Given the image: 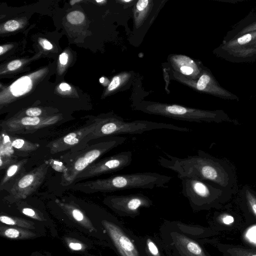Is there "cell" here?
<instances>
[{"label": "cell", "mask_w": 256, "mask_h": 256, "mask_svg": "<svg viewBox=\"0 0 256 256\" xmlns=\"http://www.w3.org/2000/svg\"><path fill=\"white\" fill-rule=\"evenodd\" d=\"M172 177L156 172H144L118 174L110 177L78 182L70 188L85 194L113 192L134 188L152 190L167 188Z\"/></svg>", "instance_id": "1"}, {"label": "cell", "mask_w": 256, "mask_h": 256, "mask_svg": "<svg viewBox=\"0 0 256 256\" xmlns=\"http://www.w3.org/2000/svg\"><path fill=\"white\" fill-rule=\"evenodd\" d=\"M98 123L94 130L88 134L77 146L70 149L68 153L72 154L87 147L88 142L98 138L118 136L120 134H137L152 130L167 129L180 132H190L192 130L173 124L146 120L124 122L121 118L110 116L96 118Z\"/></svg>", "instance_id": "2"}, {"label": "cell", "mask_w": 256, "mask_h": 256, "mask_svg": "<svg viewBox=\"0 0 256 256\" xmlns=\"http://www.w3.org/2000/svg\"><path fill=\"white\" fill-rule=\"evenodd\" d=\"M126 140V138L121 136L106 137L104 140L88 146L80 151L62 156L60 158L66 163V170L62 174L60 184L67 186L72 184L81 172L105 154L124 144Z\"/></svg>", "instance_id": "3"}, {"label": "cell", "mask_w": 256, "mask_h": 256, "mask_svg": "<svg viewBox=\"0 0 256 256\" xmlns=\"http://www.w3.org/2000/svg\"><path fill=\"white\" fill-rule=\"evenodd\" d=\"M50 165L46 160L42 164L24 174L8 192L4 199L14 202L26 198L41 186L44 181Z\"/></svg>", "instance_id": "4"}, {"label": "cell", "mask_w": 256, "mask_h": 256, "mask_svg": "<svg viewBox=\"0 0 256 256\" xmlns=\"http://www.w3.org/2000/svg\"><path fill=\"white\" fill-rule=\"evenodd\" d=\"M132 161L130 150L122 152L96 161L81 172L74 182L120 170L128 166Z\"/></svg>", "instance_id": "5"}, {"label": "cell", "mask_w": 256, "mask_h": 256, "mask_svg": "<svg viewBox=\"0 0 256 256\" xmlns=\"http://www.w3.org/2000/svg\"><path fill=\"white\" fill-rule=\"evenodd\" d=\"M62 118L60 115L44 117H12L2 122L0 126L2 130L8 134H29L42 128L54 125Z\"/></svg>", "instance_id": "6"}, {"label": "cell", "mask_w": 256, "mask_h": 256, "mask_svg": "<svg viewBox=\"0 0 256 256\" xmlns=\"http://www.w3.org/2000/svg\"><path fill=\"white\" fill-rule=\"evenodd\" d=\"M181 180L182 192L192 205L199 206L210 200L218 191L202 180L183 178Z\"/></svg>", "instance_id": "7"}, {"label": "cell", "mask_w": 256, "mask_h": 256, "mask_svg": "<svg viewBox=\"0 0 256 256\" xmlns=\"http://www.w3.org/2000/svg\"><path fill=\"white\" fill-rule=\"evenodd\" d=\"M97 118L80 128L50 142L46 145L50 152L54 154L75 148L78 146L87 136L93 132L97 124Z\"/></svg>", "instance_id": "8"}, {"label": "cell", "mask_w": 256, "mask_h": 256, "mask_svg": "<svg viewBox=\"0 0 256 256\" xmlns=\"http://www.w3.org/2000/svg\"><path fill=\"white\" fill-rule=\"evenodd\" d=\"M104 202L112 209L120 213L136 214L140 208L148 207L152 201L141 193L124 196H110L106 197Z\"/></svg>", "instance_id": "9"}, {"label": "cell", "mask_w": 256, "mask_h": 256, "mask_svg": "<svg viewBox=\"0 0 256 256\" xmlns=\"http://www.w3.org/2000/svg\"><path fill=\"white\" fill-rule=\"evenodd\" d=\"M160 108H162V110H151L149 112L189 122H211L214 118V116L207 112L188 109L178 105L166 106Z\"/></svg>", "instance_id": "10"}, {"label": "cell", "mask_w": 256, "mask_h": 256, "mask_svg": "<svg viewBox=\"0 0 256 256\" xmlns=\"http://www.w3.org/2000/svg\"><path fill=\"white\" fill-rule=\"evenodd\" d=\"M103 224L122 256H139L130 240L115 224L104 221Z\"/></svg>", "instance_id": "11"}, {"label": "cell", "mask_w": 256, "mask_h": 256, "mask_svg": "<svg viewBox=\"0 0 256 256\" xmlns=\"http://www.w3.org/2000/svg\"><path fill=\"white\" fill-rule=\"evenodd\" d=\"M28 160V158L18 160L6 169L0 182L1 191L8 192L16 182L26 173L25 166Z\"/></svg>", "instance_id": "12"}, {"label": "cell", "mask_w": 256, "mask_h": 256, "mask_svg": "<svg viewBox=\"0 0 256 256\" xmlns=\"http://www.w3.org/2000/svg\"><path fill=\"white\" fill-rule=\"evenodd\" d=\"M18 156L12 146L11 136L2 130L0 136V170L6 169L17 162Z\"/></svg>", "instance_id": "13"}, {"label": "cell", "mask_w": 256, "mask_h": 256, "mask_svg": "<svg viewBox=\"0 0 256 256\" xmlns=\"http://www.w3.org/2000/svg\"><path fill=\"white\" fill-rule=\"evenodd\" d=\"M56 202L68 214L76 220L84 224L86 227L91 228V224L84 212L72 202H62L58 200Z\"/></svg>", "instance_id": "14"}, {"label": "cell", "mask_w": 256, "mask_h": 256, "mask_svg": "<svg viewBox=\"0 0 256 256\" xmlns=\"http://www.w3.org/2000/svg\"><path fill=\"white\" fill-rule=\"evenodd\" d=\"M32 87L31 79L28 76H24L15 81L10 86V90L13 96H20L28 92Z\"/></svg>", "instance_id": "15"}, {"label": "cell", "mask_w": 256, "mask_h": 256, "mask_svg": "<svg viewBox=\"0 0 256 256\" xmlns=\"http://www.w3.org/2000/svg\"><path fill=\"white\" fill-rule=\"evenodd\" d=\"M12 146L16 152H31L40 147L38 143L32 142L20 138L11 136Z\"/></svg>", "instance_id": "16"}, {"label": "cell", "mask_w": 256, "mask_h": 256, "mask_svg": "<svg viewBox=\"0 0 256 256\" xmlns=\"http://www.w3.org/2000/svg\"><path fill=\"white\" fill-rule=\"evenodd\" d=\"M1 234L10 238H25L34 235L26 231L10 228L4 229L3 231L1 230Z\"/></svg>", "instance_id": "17"}, {"label": "cell", "mask_w": 256, "mask_h": 256, "mask_svg": "<svg viewBox=\"0 0 256 256\" xmlns=\"http://www.w3.org/2000/svg\"><path fill=\"white\" fill-rule=\"evenodd\" d=\"M182 242L190 254L195 256H202V251L198 244L185 238H182Z\"/></svg>", "instance_id": "18"}, {"label": "cell", "mask_w": 256, "mask_h": 256, "mask_svg": "<svg viewBox=\"0 0 256 256\" xmlns=\"http://www.w3.org/2000/svg\"><path fill=\"white\" fill-rule=\"evenodd\" d=\"M0 220L2 222L9 225H17L22 227L28 228L31 225L28 222L24 220L11 218L8 216L2 215L0 216Z\"/></svg>", "instance_id": "19"}, {"label": "cell", "mask_w": 256, "mask_h": 256, "mask_svg": "<svg viewBox=\"0 0 256 256\" xmlns=\"http://www.w3.org/2000/svg\"><path fill=\"white\" fill-rule=\"evenodd\" d=\"M46 112H44L42 110L38 107L30 108L26 109L22 114H18L14 118H21L24 116L30 117H44L48 116Z\"/></svg>", "instance_id": "20"}, {"label": "cell", "mask_w": 256, "mask_h": 256, "mask_svg": "<svg viewBox=\"0 0 256 256\" xmlns=\"http://www.w3.org/2000/svg\"><path fill=\"white\" fill-rule=\"evenodd\" d=\"M85 16L80 11L74 10L68 13L66 16L68 21L72 24H80L84 22Z\"/></svg>", "instance_id": "21"}, {"label": "cell", "mask_w": 256, "mask_h": 256, "mask_svg": "<svg viewBox=\"0 0 256 256\" xmlns=\"http://www.w3.org/2000/svg\"><path fill=\"white\" fill-rule=\"evenodd\" d=\"M46 161L50 166H51L53 169L57 172H61L63 174L66 170V164H64L62 162L52 158H50Z\"/></svg>", "instance_id": "22"}, {"label": "cell", "mask_w": 256, "mask_h": 256, "mask_svg": "<svg viewBox=\"0 0 256 256\" xmlns=\"http://www.w3.org/2000/svg\"><path fill=\"white\" fill-rule=\"evenodd\" d=\"M210 80V77L208 76L206 74L202 76L197 82V88L200 90H204Z\"/></svg>", "instance_id": "23"}, {"label": "cell", "mask_w": 256, "mask_h": 256, "mask_svg": "<svg viewBox=\"0 0 256 256\" xmlns=\"http://www.w3.org/2000/svg\"><path fill=\"white\" fill-rule=\"evenodd\" d=\"M20 27V24L16 20H10L4 24V29L8 32H13Z\"/></svg>", "instance_id": "24"}, {"label": "cell", "mask_w": 256, "mask_h": 256, "mask_svg": "<svg viewBox=\"0 0 256 256\" xmlns=\"http://www.w3.org/2000/svg\"><path fill=\"white\" fill-rule=\"evenodd\" d=\"M22 212L30 217L32 218L40 220V218L38 214L34 209L30 208H24L22 210Z\"/></svg>", "instance_id": "25"}, {"label": "cell", "mask_w": 256, "mask_h": 256, "mask_svg": "<svg viewBox=\"0 0 256 256\" xmlns=\"http://www.w3.org/2000/svg\"><path fill=\"white\" fill-rule=\"evenodd\" d=\"M148 249L150 254L154 256H159V252L157 246L156 244L150 240H148L147 242Z\"/></svg>", "instance_id": "26"}, {"label": "cell", "mask_w": 256, "mask_h": 256, "mask_svg": "<svg viewBox=\"0 0 256 256\" xmlns=\"http://www.w3.org/2000/svg\"><path fill=\"white\" fill-rule=\"evenodd\" d=\"M22 66L20 60H14L8 64L7 68L9 70L12 71L19 68Z\"/></svg>", "instance_id": "27"}, {"label": "cell", "mask_w": 256, "mask_h": 256, "mask_svg": "<svg viewBox=\"0 0 256 256\" xmlns=\"http://www.w3.org/2000/svg\"><path fill=\"white\" fill-rule=\"evenodd\" d=\"M252 38V34H248L238 38L236 42L238 44H244L250 42Z\"/></svg>", "instance_id": "28"}, {"label": "cell", "mask_w": 256, "mask_h": 256, "mask_svg": "<svg viewBox=\"0 0 256 256\" xmlns=\"http://www.w3.org/2000/svg\"><path fill=\"white\" fill-rule=\"evenodd\" d=\"M38 42L44 48L47 50H51L53 47L52 44L46 39L40 38Z\"/></svg>", "instance_id": "29"}, {"label": "cell", "mask_w": 256, "mask_h": 256, "mask_svg": "<svg viewBox=\"0 0 256 256\" xmlns=\"http://www.w3.org/2000/svg\"><path fill=\"white\" fill-rule=\"evenodd\" d=\"M120 80L118 76H115L108 86V90L110 91L116 88L120 84Z\"/></svg>", "instance_id": "30"}, {"label": "cell", "mask_w": 256, "mask_h": 256, "mask_svg": "<svg viewBox=\"0 0 256 256\" xmlns=\"http://www.w3.org/2000/svg\"><path fill=\"white\" fill-rule=\"evenodd\" d=\"M148 1V0H140L136 4V8L138 10H142L147 6Z\"/></svg>", "instance_id": "31"}, {"label": "cell", "mask_w": 256, "mask_h": 256, "mask_svg": "<svg viewBox=\"0 0 256 256\" xmlns=\"http://www.w3.org/2000/svg\"><path fill=\"white\" fill-rule=\"evenodd\" d=\"M60 62L62 65L66 64L68 60V55L66 52H62L60 55Z\"/></svg>", "instance_id": "32"}, {"label": "cell", "mask_w": 256, "mask_h": 256, "mask_svg": "<svg viewBox=\"0 0 256 256\" xmlns=\"http://www.w3.org/2000/svg\"><path fill=\"white\" fill-rule=\"evenodd\" d=\"M68 246L72 250H79L82 249V245L80 243L70 242Z\"/></svg>", "instance_id": "33"}, {"label": "cell", "mask_w": 256, "mask_h": 256, "mask_svg": "<svg viewBox=\"0 0 256 256\" xmlns=\"http://www.w3.org/2000/svg\"><path fill=\"white\" fill-rule=\"evenodd\" d=\"M180 70L184 74L186 75H189L192 74L194 71L192 68L187 66H182L180 68Z\"/></svg>", "instance_id": "34"}, {"label": "cell", "mask_w": 256, "mask_h": 256, "mask_svg": "<svg viewBox=\"0 0 256 256\" xmlns=\"http://www.w3.org/2000/svg\"><path fill=\"white\" fill-rule=\"evenodd\" d=\"M234 218L230 216H226L223 218V222L226 224H229L234 222Z\"/></svg>", "instance_id": "35"}, {"label": "cell", "mask_w": 256, "mask_h": 256, "mask_svg": "<svg viewBox=\"0 0 256 256\" xmlns=\"http://www.w3.org/2000/svg\"><path fill=\"white\" fill-rule=\"evenodd\" d=\"M60 88L62 91L70 90V86L66 83H62L60 85Z\"/></svg>", "instance_id": "36"}, {"label": "cell", "mask_w": 256, "mask_h": 256, "mask_svg": "<svg viewBox=\"0 0 256 256\" xmlns=\"http://www.w3.org/2000/svg\"><path fill=\"white\" fill-rule=\"evenodd\" d=\"M250 204L254 212L256 215V201L252 198L250 200Z\"/></svg>", "instance_id": "37"}, {"label": "cell", "mask_w": 256, "mask_h": 256, "mask_svg": "<svg viewBox=\"0 0 256 256\" xmlns=\"http://www.w3.org/2000/svg\"><path fill=\"white\" fill-rule=\"evenodd\" d=\"M9 45H5L3 46H0V54H2L4 52H5L8 48Z\"/></svg>", "instance_id": "38"}, {"label": "cell", "mask_w": 256, "mask_h": 256, "mask_svg": "<svg viewBox=\"0 0 256 256\" xmlns=\"http://www.w3.org/2000/svg\"><path fill=\"white\" fill-rule=\"evenodd\" d=\"M80 0H72L70 2V4L71 5H74V3L76 2H80Z\"/></svg>", "instance_id": "39"}, {"label": "cell", "mask_w": 256, "mask_h": 256, "mask_svg": "<svg viewBox=\"0 0 256 256\" xmlns=\"http://www.w3.org/2000/svg\"><path fill=\"white\" fill-rule=\"evenodd\" d=\"M104 2V0H96V2Z\"/></svg>", "instance_id": "40"}, {"label": "cell", "mask_w": 256, "mask_h": 256, "mask_svg": "<svg viewBox=\"0 0 256 256\" xmlns=\"http://www.w3.org/2000/svg\"><path fill=\"white\" fill-rule=\"evenodd\" d=\"M124 2H130V0H124Z\"/></svg>", "instance_id": "41"}, {"label": "cell", "mask_w": 256, "mask_h": 256, "mask_svg": "<svg viewBox=\"0 0 256 256\" xmlns=\"http://www.w3.org/2000/svg\"><path fill=\"white\" fill-rule=\"evenodd\" d=\"M251 256H256V254H254V255H252Z\"/></svg>", "instance_id": "42"}, {"label": "cell", "mask_w": 256, "mask_h": 256, "mask_svg": "<svg viewBox=\"0 0 256 256\" xmlns=\"http://www.w3.org/2000/svg\"><path fill=\"white\" fill-rule=\"evenodd\" d=\"M255 28H256V26Z\"/></svg>", "instance_id": "43"}]
</instances>
